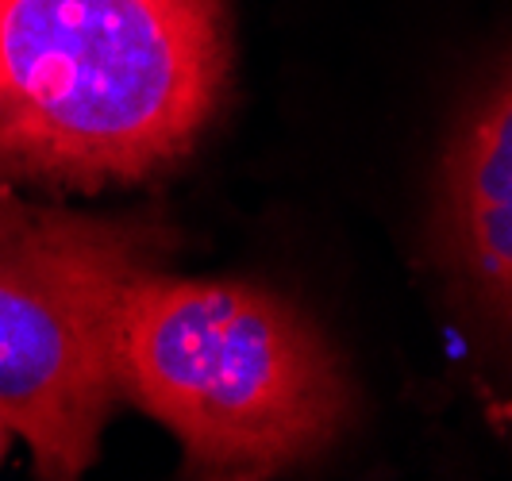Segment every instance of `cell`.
<instances>
[{
	"label": "cell",
	"mask_w": 512,
	"mask_h": 481,
	"mask_svg": "<svg viewBox=\"0 0 512 481\" xmlns=\"http://www.w3.org/2000/svg\"><path fill=\"white\" fill-rule=\"evenodd\" d=\"M147 266L151 231L0 193V420L39 478H81L97 458L120 397L116 316Z\"/></svg>",
	"instance_id": "cell-3"
},
{
	"label": "cell",
	"mask_w": 512,
	"mask_h": 481,
	"mask_svg": "<svg viewBox=\"0 0 512 481\" xmlns=\"http://www.w3.org/2000/svg\"><path fill=\"white\" fill-rule=\"evenodd\" d=\"M120 397L151 412L197 478H274L324 455L351 385L297 304L247 281L135 274L116 316Z\"/></svg>",
	"instance_id": "cell-2"
},
{
	"label": "cell",
	"mask_w": 512,
	"mask_h": 481,
	"mask_svg": "<svg viewBox=\"0 0 512 481\" xmlns=\"http://www.w3.org/2000/svg\"><path fill=\"white\" fill-rule=\"evenodd\" d=\"M8 439H12V428L0 420V458H4V451H8Z\"/></svg>",
	"instance_id": "cell-5"
},
{
	"label": "cell",
	"mask_w": 512,
	"mask_h": 481,
	"mask_svg": "<svg viewBox=\"0 0 512 481\" xmlns=\"http://www.w3.org/2000/svg\"><path fill=\"white\" fill-rule=\"evenodd\" d=\"M224 66L216 0H0V166L143 178L205 131Z\"/></svg>",
	"instance_id": "cell-1"
},
{
	"label": "cell",
	"mask_w": 512,
	"mask_h": 481,
	"mask_svg": "<svg viewBox=\"0 0 512 481\" xmlns=\"http://www.w3.org/2000/svg\"><path fill=\"white\" fill-rule=\"evenodd\" d=\"M439 231L466 293L512 347V70L451 147Z\"/></svg>",
	"instance_id": "cell-4"
}]
</instances>
